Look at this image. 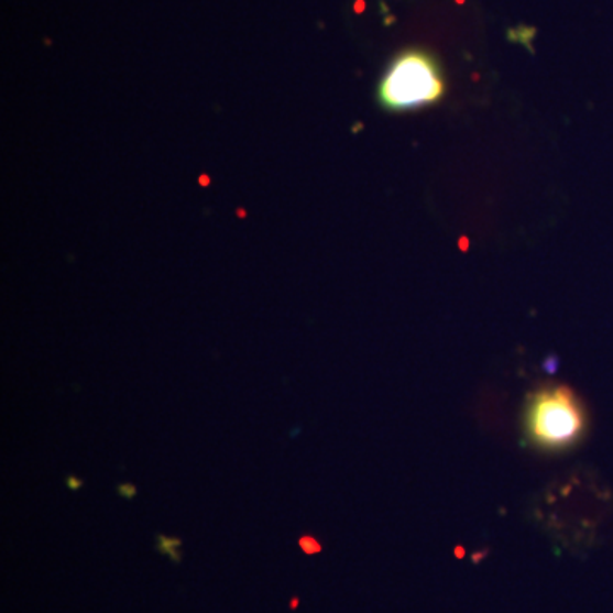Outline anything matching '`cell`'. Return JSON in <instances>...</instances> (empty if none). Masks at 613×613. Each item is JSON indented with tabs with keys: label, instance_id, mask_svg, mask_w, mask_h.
<instances>
[{
	"label": "cell",
	"instance_id": "1",
	"mask_svg": "<svg viewBox=\"0 0 613 613\" xmlns=\"http://www.w3.org/2000/svg\"><path fill=\"white\" fill-rule=\"evenodd\" d=\"M440 62L422 48L401 52L376 87V101L387 111L419 110L444 98Z\"/></svg>",
	"mask_w": 613,
	"mask_h": 613
},
{
	"label": "cell",
	"instance_id": "4",
	"mask_svg": "<svg viewBox=\"0 0 613 613\" xmlns=\"http://www.w3.org/2000/svg\"><path fill=\"white\" fill-rule=\"evenodd\" d=\"M300 547L307 554L319 552V550H320L319 544L314 543L313 538H310V537L302 538Z\"/></svg>",
	"mask_w": 613,
	"mask_h": 613
},
{
	"label": "cell",
	"instance_id": "2",
	"mask_svg": "<svg viewBox=\"0 0 613 613\" xmlns=\"http://www.w3.org/2000/svg\"><path fill=\"white\" fill-rule=\"evenodd\" d=\"M587 428L580 399L565 385H549L532 395L527 409V433L544 450H566L578 444Z\"/></svg>",
	"mask_w": 613,
	"mask_h": 613
},
{
	"label": "cell",
	"instance_id": "3",
	"mask_svg": "<svg viewBox=\"0 0 613 613\" xmlns=\"http://www.w3.org/2000/svg\"><path fill=\"white\" fill-rule=\"evenodd\" d=\"M118 494H120V496L127 497V500H133V497L136 496V488L133 484L118 485Z\"/></svg>",
	"mask_w": 613,
	"mask_h": 613
},
{
	"label": "cell",
	"instance_id": "5",
	"mask_svg": "<svg viewBox=\"0 0 613 613\" xmlns=\"http://www.w3.org/2000/svg\"><path fill=\"white\" fill-rule=\"evenodd\" d=\"M67 485L70 488V491H79L84 485V481L83 479H77L74 478V475H70V478L67 479Z\"/></svg>",
	"mask_w": 613,
	"mask_h": 613
}]
</instances>
